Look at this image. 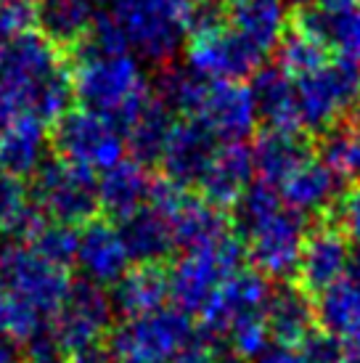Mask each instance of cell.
I'll list each match as a JSON object with an SVG mask.
<instances>
[{
    "mask_svg": "<svg viewBox=\"0 0 360 363\" xmlns=\"http://www.w3.org/2000/svg\"><path fill=\"white\" fill-rule=\"evenodd\" d=\"M337 225L347 233V239L360 242V189H352L337 202Z\"/></svg>",
    "mask_w": 360,
    "mask_h": 363,
    "instance_id": "ab89813d",
    "label": "cell"
},
{
    "mask_svg": "<svg viewBox=\"0 0 360 363\" xmlns=\"http://www.w3.org/2000/svg\"><path fill=\"white\" fill-rule=\"evenodd\" d=\"M99 13L90 0H43L38 6V27L53 45H77L96 30Z\"/></svg>",
    "mask_w": 360,
    "mask_h": 363,
    "instance_id": "4316f807",
    "label": "cell"
},
{
    "mask_svg": "<svg viewBox=\"0 0 360 363\" xmlns=\"http://www.w3.org/2000/svg\"><path fill=\"white\" fill-rule=\"evenodd\" d=\"M0 88L9 93L21 114L59 122L74 99L72 74L61 61L59 45L32 32L0 43Z\"/></svg>",
    "mask_w": 360,
    "mask_h": 363,
    "instance_id": "3957f363",
    "label": "cell"
},
{
    "mask_svg": "<svg viewBox=\"0 0 360 363\" xmlns=\"http://www.w3.org/2000/svg\"><path fill=\"white\" fill-rule=\"evenodd\" d=\"M157 99L172 114L199 122L223 143H244L260 120L249 85L241 80H204L189 67L164 72Z\"/></svg>",
    "mask_w": 360,
    "mask_h": 363,
    "instance_id": "277c9868",
    "label": "cell"
},
{
    "mask_svg": "<svg viewBox=\"0 0 360 363\" xmlns=\"http://www.w3.org/2000/svg\"><path fill=\"white\" fill-rule=\"evenodd\" d=\"M276 51H279V69L286 72L291 80L308 77L331 59V51L323 45V40L315 38L310 30H305L302 24L289 27Z\"/></svg>",
    "mask_w": 360,
    "mask_h": 363,
    "instance_id": "1f68e13d",
    "label": "cell"
},
{
    "mask_svg": "<svg viewBox=\"0 0 360 363\" xmlns=\"http://www.w3.org/2000/svg\"><path fill=\"white\" fill-rule=\"evenodd\" d=\"M323 9H355L360 6V0H320Z\"/></svg>",
    "mask_w": 360,
    "mask_h": 363,
    "instance_id": "bcb514c9",
    "label": "cell"
},
{
    "mask_svg": "<svg viewBox=\"0 0 360 363\" xmlns=\"http://www.w3.org/2000/svg\"><path fill=\"white\" fill-rule=\"evenodd\" d=\"M53 146L59 160L72 162L88 172H106L125 160V130L90 109L67 111L53 130Z\"/></svg>",
    "mask_w": 360,
    "mask_h": 363,
    "instance_id": "30bf717a",
    "label": "cell"
},
{
    "mask_svg": "<svg viewBox=\"0 0 360 363\" xmlns=\"http://www.w3.org/2000/svg\"><path fill=\"white\" fill-rule=\"evenodd\" d=\"M186 64L204 80H241L260 72L262 59L225 24L223 11L199 9L196 24L186 43Z\"/></svg>",
    "mask_w": 360,
    "mask_h": 363,
    "instance_id": "52a82bcc",
    "label": "cell"
},
{
    "mask_svg": "<svg viewBox=\"0 0 360 363\" xmlns=\"http://www.w3.org/2000/svg\"><path fill=\"white\" fill-rule=\"evenodd\" d=\"M270 297H273V292H270L268 279L254 268L252 271L241 268L239 273L230 276L225 286L218 292V297L207 305V311L199 315V321L204 323V329L210 334L223 337L228 332V326H233L236 321L268 311Z\"/></svg>",
    "mask_w": 360,
    "mask_h": 363,
    "instance_id": "2e32d148",
    "label": "cell"
},
{
    "mask_svg": "<svg viewBox=\"0 0 360 363\" xmlns=\"http://www.w3.org/2000/svg\"><path fill=\"white\" fill-rule=\"evenodd\" d=\"M223 340L228 342L233 355H239L244 361H257L260 355H265L270 350V329L265 313L236 321L233 326H228Z\"/></svg>",
    "mask_w": 360,
    "mask_h": 363,
    "instance_id": "d590c367",
    "label": "cell"
},
{
    "mask_svg": "<svg viewBox=\"0 0 360 363\" xmlns=\"http://www.w3.org/2000/svg\"><path fill=\"white\" fill-rule=\"evenodd\" d=\"M172 125H175L172 111L154 96L149 106L125 128V141H128V152L133 154V160H159V152L170 135Z\"/></svg>",
    "mask_w": 360,
    "mask_h": 363,
    "instance_id": "4dcf8cb0",
    "label": "cell"
},
{
    "mask_svg": "<svg viewBox=\"0 0 360 363\" xmlns=\"http://www.w3.org/2000/svg\"><path fill=\"white\" fill-rule=\"evenodd\" d=\"M74 262L80 265L85 281L96 286H114L130 271V250L122 239V231L111 223L93 220L82 225L77 233V255Z\"/></svg>",
    "mask_w": 360,
    "mask_h": 363,
    "instance_id": "9a60e30c",
    "label": "cell"
},
{
    "mask_svg": "<svg viewBox=\"0 0 360 363\" xmlns=\"http://www.w3.org/2000/svg\"><path fill=\"white\" fill-rule=\"evenodd\" d=\"M254 363H310L302 347H279L273 345L268 353L260 355Z\"/></svg>",
    "mask_w": 360,
    "mask_h": 363,
    "instance_id": "b9f144b4",
    "label": "cell"
},
{
    "mask_svg": "<svg viewBox=\"0 0 360 363\" xmlns=\"http://www.w3.org/2000/svg\"><path fill=\"white\" fill-rule=\"evenodd\" d=\"M196 16V0H111L90 38L162 64L186 48Z\"/></svg>",
    "mask_w": 360,
    "mask_h": 363,
    "instance_id": "7a4b0ae2",
    "label": "cell"
},
{
    "mask_svg": "<svg viewBox=\"0 0 360 363\" xmlns=\"http://www.w3.org/2000/svg\"><path fill=\"white\" fill-rule=\"evenodd\" d=\"M283 3H286V6H305L308 0H283Z\"/></svg>",
    "mask_w": 360,
    "mask_h": 363,
    "instance_id": "7dc6e473",
    "label": "cell"
},
{
    "mask_svg": "<svg viewBox=\"0 0 360 363\" xmlns=\"http://www.w3.org/2000/svg\"><path fill=\"white\" fill-rule=\"evenodd\" d=\"M339 175L318 154H310L286 181L279 186L283 207L297 215H313L337 207L339 202Z\"/></svg>",
    "mask_w": 360,
    "mask_h": 363,
    "instance_id": "ffe728a7",
    "label": "cell"
},
{
    "mask_svg": "<svg viewBox=\"0 0 360 363\" xmlns=\"http://www.w3.org/2000/svg\"><path fill=\"white\" fill-rule=\"evenodd\" d=\"M265 318L270 340L279 347H302L315 334L318 313L305 289H281L270 297Z\"/></svg>",
    "mask_w": 360,
    "mask_h": 363,
    "instance_id": "d4e9b609",
    "label": "cell"
},
{
    "mask_svg": "<svg viewBox=\"0 0 360 363\" xmlns=\"http://www.w3.org/2000/svg\"><path fill=\"white\" fill-rule=\"evenodd\" d=\"M305 236L308 231L302 218L286 207H281L270 218L241 233L254 271L262 273L265 279H286L297 273Z\"/></svg>",
    "mask_w": 360,
    "mask_h": 363,
    "instance_id": "7c38bea8",
    "label": "cell"
},
{
    "mask_svg": "<svg viewBox=\"0 0 360 363\" xmlns=\"http://www.w3.org/2000/svg\"><path fill=\"white\" fill-rule=\"evenodd\" d=\"M252 157H254V172L260 175V181L279 189L310 157V149L305 146L300 133L268 130L252 146Z\"/></svg>",
    "mask_w": 360,
    "mask_h": 363,
    "instance_id": "83f0119b",
    "label": "cell"
},
{
    "mask_svg": "<svg viewBox=\"0 0 360 363\" xmlns=\"http://www.w3.org/2000/svg\"><path fill=\"white\" fill-rule=\"evenodd\" d=\"M193 326L178 308L125 318L111 332L109 350L114 363H172L189 345Z\"/></svg>",
    "mask_w": 360,
    "mask_h": 363,
    "instance_id": "9c48e42d",
    "label": "cell"
},
{
    "mask_svg": "<svg viewBox=\"0 0 360 363\" xmlns=\"http://www.w3.org/2000/svg\"><path fill=\"white\" fill-rule=\"evenodd\" d=\"M43 212L35 207L32 196L21 186L19 178L0 172V233H13L19 242L40 220Z\"/></svg>",
    "mask_w": 360,
    "mask_h": 363,
    "instance_id": "d6a6232c",
    "label": "cell"
},
{
    "mask_svg": "<svg viewBox=\"0 0 360 363\" xmlns=\"http://www.w3.org/2000/svg\"><path fill=\"white\" fill-rule=\"evenodd\" d=\"M347 281L350 284H355L360 289V244L352 250V255H350V268H347Z\"/></svg>",
    "mask_w": 360,
    "mask_h": 363,
    "instance_id": "ee69618b",
    "label": "cell"
},
{
    "mask_svg": "<svg viewBox=\"0 0 360 363\" xmlns=\"http://www.w3.org/2000/svg\"><path fill=\"white\" fill-rule=\"evenodd\" d=\"M154 181L138 160L117 162L111 170L101 172L99 178V204L101 210L117 218V220H128L130 215L143 210L149 204V194Z\"/></svg>",
    "mask_w": 360,
    "mask_h": 363,
    "instance_id": "7402d4cb",
    "label": "cell"
},
{
    "mask_svg": "<svg viewBox=\"0 0 360 363\" xmlns=\"http://www.w3.org/2000/svg\"><path fill=\"white\" fill-rule=\"evenodd\" d=\"M24 345H27V363H67V350L61 347L48 326Z\"/></svg>",
    "mask_w": 360,
    "mask_h": 363,
    "instance_id": "f35d334b",
    "label": "cell"
},
{
    "mask_svg": "<svg viewBox=\"0 0 360 363\" xmlns=\"http://www.w3.org/2000/svg\"><path fill=\"white\" fill-rule=\"evenodd\" d=\"M67 363H114L111 358V350L103 347L101 342L96 345H85V347H77L67 355Z\"/></svg>",
    "mask_w": 360,
    "mask_h": 363,
    "instance_id": "60d3db41",
    "label": "cell"
},
{
    "mask_svg": "<svg viewBox=\"0 0 360 363\" xmlns=\"http://www.w3.org/2000/svg\"><path fill=\"white\" fill-rule=\"evenodd\" d=\"M38 27V6L32 0H0V43L32 35Z\"/></svg>",
    "mask_w": 360,
    "mask_h": 363,
    "instance_id": "74e56055",
    "label": "cell"
},
{
    "mask_svg": "<svg viewBox=\"0 0 360 363\" xmlns=\"http://www.w3.org/2000/svg\"><path fill=\"white\" fill-rule=\"evenodd\" d=\"M170 228L175 247L183 252H193V250H204L212 244H220L230 236L228 218L223 215L220 207L196 199V196H183V202L175 207L170 215Z\"/></svg>",
    "mask_w": 360,
    "mask_h": 363,
    "instance_id": "603a6c76",
    "label": "cell"
},
{
    "mask_svg": "<svg viewBox=\"0 0 360 363\" xmlns=\"http://www.w3.org/2000/svg\"><path fill=\"white\" fill-rule=\"evenodd\" d=\"M218 146V138L207 128H201L199 122L180 120L172 125L157 162L162 164L167 181L186 189L189 183H199L201 172L207 170Z\"/></svg>",
    "mask_w": 360,
    "mask_h": 363,
    "instance_id": "e0dca14e",
    "label": "cell"
},
{
    "mask_svg": "<svg viewBox=\"0 0 360 363\" xmlns=\"http://www.w3.org/2000/svg\"><path fill=\"white\" fill-rule=\"evenodd\" d=\"M72 91L82 109H90L120 125H130L154 99L149 77L140 61L125 48H114L96 38H88L77 48Z\"/></svg>",
    "mask_w": 360,
    "mask_h": 363,
    "instance_id": "6da1fadb",
    "label": "cell"
},
{
    "mask_svg": "<svg viewBox=\"0 0 360 363\" xmlns=\"http://www.w3.org/2000/svg\"><path fill=\"white\" fill-rule=\"evenodd\" d=\"M90 3H93V0H90Z\"/></svg>",
    "mask_w": 360,
    "mask_h": 363,
    "instance_id": "c3c4849f",
    "label": "cell"
},
{
    "mask_svg": "<svg viewBox=\"0 0 360 363\" xmlns=\"http://www.w3.org/2000/svg\"><path fill=\"white\" fill-rule=\"evenodd\" d=\"M120 231L130 250V257L138 265H159L162 257H167V252L175 247L170 220L149 204L128 220H122Z\"/></svg>",
    "mask_w": 360,
    "mask_h": 363,
    "instance_id": "f1b7e54d",
    "label": "cell"
},
{
    "mask_svg": "<svg viewBox=\"0 0 360 363\" xmlns=\"http://www.w3.org/2000/svg\"><path fill=\"white\" fill-rule=\"evenodd\" d=\"M48 154V122L24 114L0 130V172L11 178L38 175Z\"/></svg>",
    "mask_w": 360,
    "mask_h": 363,
    "instance_id": "44dd1931",
    "label": "cell"
},
{
    "mask_svg": "<svg viewBox=\"0 0 360 363\" xmlns=\"http://www.w3.org/2000/svg\"><path fill=\"white\" fill-rule=\"evenodd\" d=\"M0 363H13V342L0 332Z\"/></svg>",
    "mask_w": 360,
    "mask_h": 363,
    "instance_id": "f6af8a7d",
    "label": "cell"
},
{
    "mask_svg": "<svg viewBox=\"0 0 360 363\" xmlns=\"http://www.w3.org/2000/svg\"><path fill=\"white\" fill-rule=\"evenodd\" d=\"M77 233L80 231H74L72 225H61L40 215V220L32 225V231L21 242L30 244L32 250H38L50 262L69 268V262H74L77 255Z\"/></svg>",
    "mask_w": 360,
    "mask_h": 363,
    "instance_id": "836d02e7",
    "label": "cell"
},
{
    "mask_svg": "<svg viewBox=\"0 0 360 363\" xmlns=\"http://www.w3.org/2000/svg\"><path fill=\"white\" fill-rule=\"evenodd\" d=\"M172 363H218L215 361V355H212V350L207 347V345H189L183 353L175 358Z\"/></svg>",
    "mask_w": 360,
    "mask_h": 363,
    "instance_id": "7bdbcfd3",
    "label": "cell"
},
{
    "mask_svg": "<svg viewBox=\"0 0 360 363\" xmlns=\"http://www.w3.org/2000/svg\"><path fill=\"white\" fill-rule=\"evenodd\" d=\"M320 160L339 178H360V128H334L326 133Z\"/></svg>",
    "mask_w": 360,
    "mask_h": 363,
    "instance_id": "e575fe53",
    "label": "cell"
},
{
    "mask_svg": "<svg viewBox=\"0 0 360 363\" xmlns=\"http://www.w3.org/2000/svg\"><path fill=\"white\" fill-rule=\"evenodd\" d=\"M223 16L233 35L247 43L260 59L276 51L289 32L283 0H230Z\"/></svg>",
    "mask_w": 360,
    "mask_h": 363,
    "instance_id": "ac0fdd59",
    "label": "cell"
},
{
    "mask_svg": "<svg viewBox=\"0 0 360 363\" xmlns=\"http://www.w3.org/2000/svg\"><path fill=\"white\" fill-rule=\"evenodd\" d=\"M252 175H254V157L249 146L220 143L196 186L201 189L204 202L225 210L241 202V196L252 186Z\"/></svg>",
    "mask_w": 360,
    "mask_h": 363,
    "instance_id": "d6986e66",
    "label": "cell"
},
{
    "mask_svg": "<svg viewBox=\"0 0 360 363\" xmlns=\"http://www.w3.org/2000/svg\"><path fill=\"white\" fill-rule=\"evenodd\" d=\"M239 271L241 242L236 236L204 250L183 252L170 271V300L186 315H201L225 281Z\"/></svg>",
    "mask_w": 360,
    "mask_h": 363,
    "instance_id": "ba28073f",
    "label": "cell"
},
{
    "mask_svg": "<svg viewBox=\"0 0 360 363\" xmlns=\"http://www.w3.org/2000/svg\"><path fill=\"white\" fill-rule=\"evenodd\" d=\"M350 239L339 225H318L308 231L297 265V279L308 294L320 297L331 286L347 279L350 268Z\"/></svg>",
    "mask_w": 360,
    "mask_h": 363,
    "instance_id": "5bb4252c",
    "label": "cell"
},
{
    "mask_svg": "<svg viewBox=\"0 0 360 363\" xmlns=\"http://www.w3.org/2000/svg\"><path fill=\"white\" fill-rule=\"evenodd\" d=\"M0 284L13 303L40 315L43 321L56 315L72 289L69 271L24 242L9 244L0 252Z\"/></svg>",
    "mask_w": 360,
    "mask_h": 363,
    "instance_id": "5b68a950",
    "label": "cell"
},
{
    "mask_svg": "<svg viewBox=\"0 0 360 363\" xmlns=\"http://www.w3.org/2000/svg\"><path fill=\"white\" fill-rule=\"evenodd\" d=\"M167 300H170V273L162 265L130 268L120 284H114V294H111L114 311H120L125 318L164 311Z\"/></svg>",
    "mask_w": 360,
    "mask_h": 363,
    "instance_id": "484cf974",
    "label": "cell"
},
{
    "mask_svg": "<svg viewBox=\"0 0 360 363\" xmlns=\"http://www.w3.org/2000/svg\"><path fill=\"white\" fill-rule=\"evenodd\" d=\"M32 202L53 223L88 225L99 210L96 175L64 160L45 162L32 183Z\"/></svg>",
    "mask_w": 360,
    "mask_h": 363,
    "instance_id": "8fae6325",
    "label": "cell"
},
{
    "mask_svg": "<svg viewBox=\"0 0 360 363\" xmlns=\"http://www.w3.org/2000/svg\"><path fill=\"white\" fill-rule=\"evenodd\" d=\"M111 313H114V303L103 292V286H96L90 281L72 284L67 300L50 318L48 329L69 355L77 347L101 342V337L111 323Z\"/></svg>",
    "mask_w": 360,
    "mask_h": 363,
    "instance_id": "4fadbf2b",
    "label": "cell"
},
{
    "mask_svg": "<svg viewBox=\"0 0 360 363\" xmlns=\"http://www.w3.org/2000/svg\"><path fill=\"white\" fill-rule=\"evenodd\" d=\"M302 130L329 133L360 109V61L334 56L313 74L294 80Z\"/></svg>",
    "mask_w": 360,
    "mask_h": 363,
    "instance_id": "8992f818",
    "label": "cell"
},
{
    "mask_svg": "<svg viewBox=\"0 0 360 363\" xmlns=\"http://www.w3.org/2000/svg\"><path fill=\"white\" fill-rule=\"evenodd\" d=\"M305 30L323 40L329 51L350 61H360V6L355 9H323L305 11L300 21Z\"/></svg>",
    "mask_w": 360,
    "mask_h": 363,
    "instance_id": "f546056e",
    "label": "cell"
},
{
    "mask_svg": "<svg viewBox=\"0 0 360 363\" xmlns=\"http://www.w3.org/2000/svg\"><path fill=\"white\" fill-rule=\"evenodd\" d=\"M45 329V321L32 311L13 303L6 292V286L0 284V332L9 337L11 342H30L38 332Z\"/></svg>",
    "mask_w": 360,
    "mask_h": 363,
    "instance_id": "8d00e7d4",
    "label": "cell"
},
{
    "mask_svg": "<svg viewBox=\"0 0 360 363\" xmlns=\"http://www.w3.org/2000/svg\"><path fill=\"white\" fill-rule=\"evenodd\" d=\"M252 96L257 104V114L265 120L268 130L300 133V104H297V85L289 74L279 67L260 69L252 77Z\"/></svg>",
    "mask_w": 360,
    "mask_h": 363,
    "instance_id": "cb8c5ba5",
    "label": "cell"
}]
</instances>
